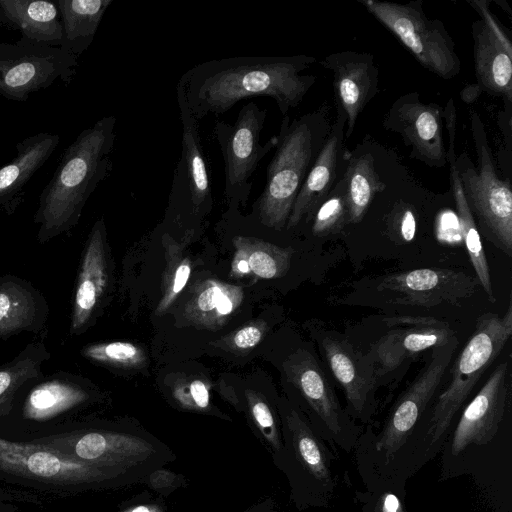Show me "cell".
I'll list each match as a JSON object with an SVG mask.
<instances>
[{
    "instance_id": "obj_3",
    "label": "cell",
    "mask_w": 512,
    "mask_h": 512,
    "mask_svg": "<svg viewBox=\"0 0 512 512\" xmlns=\"http://www.w3.org/2000/svg\"><path fill=\"white\" fill-rule=\"evenodd\" d=\"M328 113L329 107L323 105L292 120L283 116L264 189L253 205V214L263 226L277 232L286 228L296 197L329 132Z\"/></svg>"
},
{
    "instance_id": "obj_19",
    "label": "cell",
    "mask_w": 512,
    "mask_h": 512,
    "mask_svg": "<svg viewBox=\"0 0 512 512\" xmlns=\"http://www.w3.org/2000/svg\"><path fill=\"white\" fill-rule=\"evenodd\" d=\"M333 76L336 106L346 118L345 139L352 136L358 116L377 94L378 68L370 53L342 51L320 61Z\"/></svg>"
},
{
    "instance_id": "obj_21",
    "label": "cell",
    "mask_w": 512,
    "mask_h": 512,
    "mask_svg": "<svg viewBox=\"0 0 512 512\" xmlns=\"http://www.w3.org/2000/svg\"><path fill=\"white\" fill-rule=\"evenodd\" d=\"M320 344L328 366L354 412L360 416L368 412L380 379L367 355L332 332L325 333Z\"/></svg>"
},
{
    "instance_id": "obj_41",
    "label": "cell",
    "mask_w": 512,
    "mask_h": 512,
    "mask_svg": "<svg viewBox=\"0 0 512 512\" xmlns=\"http://www.w3.org/2000/svg\"><path fill=\"white\" fill-rule=\"evenodd\" d=\"M234 248L235 252L231 262L230 276L234 278H240L251 274L246 255L240 248Z\"/></svg>"
},
{
    "instance_id": "obj_33",
    "label": "cell",
    "mask_w": 512,
    "mask_h": 512,
    "mask_svg": "<svg viewBox=\"0 0 512 512\" xmlns=\"http://www.w3.org/2000/svg\"><path fill=\"white\" fill-rule=\"evenodd\" d=\"M233 247L246 255L250 273L261 279L283 277L289 270L293 249L280 247L253 235L237 234L232 238Z\"/></svg>"
},
{
    "instance_id": "obj_22",
    "label": "cell",
    "mask_w": 512,
    "mask_h": 512,
    "mask_svg": "<svg viewBox=\"0 0 512 512\" xmlns=\"http://www.w3.org/2000/svg\"><path fill=\"white\" fill-rule=\"evenodd\" d=\"M50 307L44 294L30 281L13 274L0 277V338L22 332L41 335Z\"/></svg>"
},
{
    "instance_id": "obj_10",
    "label": "cell",
    "mask_w": 512,
    "mask_h": 512,
    "mask_svg": "<svg viewBox=\"0 0 512 512\" xmlns=\"http://www.w3.org/2000/svg\"><path fill=\"white\" fill-rule=\"evenodd\" d=\"M176 98L182 126L181 153L177 161L169 208L176 220L186 215L194 220L203 217L213 204L212 184L199 121L188 108L182 86L177 82Z\"/></svg>"
},
{
    "instance_id": "obj_7",
    "label": "cell",
    "mask_w": 512,
    "mask_h": 512,
    "mask_svg": "<svg viewBox=\"0 0 512 512\" xmlns=\"http://www.w3.org/2000/svg\"><path fill=\"white\" fill-rule=\"evenodd\" d=\"M266 117V109L248 102L241 107L233 124L218 119L214 123L213 136L224 160V195L230 206L246 204L252 190L250 178L277 145V135L261 144Z\"/></svg>"
},
{
    "instance_id": "obj_36",
    "label": "cell",
    "mask_w": 512,
    "mask_h": 512,
    "mask_svg": "<svg viewBox=\"0 0 512 512\" xmlns=\"http://www.w3.org/2000/svg\"><path fill=\"white\" fill-rule=\"evenodd\" d=\"M310 221H312V233L316 236L335 234L349 224L343 175L335 183L325 200L315 210Z\"/></svg>"
},
{
    "instance_id": "obj_42",
    "label": "cell",
    "mask_w": 512,
    "mask_h": 512,
    "mask_svg": "<svg viewBox=\"0 0 512 512\" xmlns=\"http://www.w3.org/2000/svg\"><path fill=\"white\" fill-rule=\"evenodd\" d=\"M376 512H404V510L397 496L385 493L377 503Z\"/></svg>"
},
{
    "instance_id": "obj_4",
    "label": "cell",
    "mask_w": 512,
    "mask_h": 512,
    "mask_svg": "<svg viewBox=\"0 0 512 512\" xmlns=\"http://www.w3.org/2000/svg\"><path fill=\"white\" fill-rule=\"evenodd\" d=\"M471 132L477 155L475 168L463 152L456 167L463 194L478 231L502 252L512 254V191L509 180L499 178L487 134L480 116L470 117Z\"/></svg>"
},
{
    "instance_id": "obj_15",
    "label": "cell",
    "mask_w": 512,
    "mask_h": 512,
    "mask_svg": "<svg viewBox=\"0 0 512 512\" xmlns=\"http://www.w3.org/2000/svg\"><path fill=\"white\" fill-rule=\"evenodd\" d=\"M477 280L445 268H421L389 274L377 285L379 292L393 294L394 302L431 308L442 303L457 304L475 291Z\"/></svg>"
},
{
    "instance_id": "obj_39",
    "label": "cell",
    "mask_w": 512,
    "mask_h": 512,
    "mask_svg": "<svg viewBox=\"0 0 512 512\" xmlns=\"http://www.w3.org/2000/svg\"><path fill=\"white\" fill-rule=\"evenodd\" d=\"M173 397L181 407L189 410L204 411L210 406L209 386L199 378L177 382Z\"/></svg>"
},
{
    "instance_id": "obj_14",
    "label": "cell",
    "mask_w": 512,
    "mask_h": 512,
    "mask_svg": "<svg viewBox=\"0 0 512 512\" xmlns=\"http://www.w3.org/2000/svg\"><path fill=\"white\" fill-rule=\"evenodd\" d=\"M106 227L103 218L92 226L78 267L69 332L83 334L100 313L110 285Z\"/></svg>"
},
{
    "instance_id": "obj_43",
    "label": "cell",
    "mask_w": 512,
    "mask_h": 512,
    "mask_svg": "<svg viewBox=\"0 0 512 512\" xmlns=\"http://www.w3.org/2000/svg\"><path fill=\"white\" fill-rule=\"evenodd\" d=\"M174 474L169 471H157L150 477V483L155 489L168 487L174 481Z\"/></svg>"
},
{
    "instance_id": "obj_27",
    "label": "cell",
    "mask_w": 512,
    "mask_h": 512,
    "mask_svg": "<svg viewBox=\"0 0 512 512\" xmlns=\"http://www.w3.org/2000/svg\"><path fill=\"white\" fill-rule=\"evenodd\" d=\"M244 299L241 286L206 279L194 287L183 309L188 325L216 330L237 312Z\"/></svg>"
},
{
    "instance_id": "obj_23",
    "label": "cell",
    "mask_w": 512,
    "mask_h": 512,
    "mask_svg": "<svg viewBox=\"0 0 512 512\" xmlns=\"http://www.w3.org/2000/svg\"><path fill=\"white\" fill-rule=\"evenodd\" d=\"M59 142L58 134L40 132L16 144V156L0 168V213H15L24 201L25 187Z\"/></svg>"
},
{
    "instance_id": "obj_16",
    "label": "cell",
    "mask_w": 512,
    "mask_h": 512,
    "mask_svg": "<svg viewBox=\"0 0 512 512\" xmlns=\"http://www.w3.org/2000/svg\"><path fill=\"white\" fill-rule=\"evenodd\" d=\"M38 442L77 460L106 468L137 464L154 453L153 445L144 439L109 431L61 432Z\"/></svg>"
},
{
    "instance_id": "obj_30",
    "label": "cell",
    "mask_w": 512,
    "mask_h": 512,
    "mask_svg": "<svg viewBox=\"0 0 512 512\" xmlns=\"http://www.w3.org/2000/svg\"><path fill=\"white\" fill-rule=\"evenodd\" d=\"M456 159L457 156L455 153V147L449 146L448 150L446 151V160L449 163L451 188L456 204L462 239L468 252L471 264L473 265V268L476 272L478 281L484 288L488 299L491 302H495L489 265L481 242L479 231L463 194L456 167Z\"/></svg>"
},
{
    "instance_id": "obj_38",
    "label": "cell",
    "mask_w": 512,
    "mask_h": 512,
    "mask_svg": "<svg viewBox=\"0 0 512 512\" xmlns=\"http://www.w3.org/2000/svg\"><path fill=\"white\" fill-rule=\"evenodd\" d=\"M248 408L255 423L265 440L274 449L280 448V440L273 413L268 403L255 391L247 390Z\"/></svg>"
},
{
    "instance_id": "obj_6",
    "label": "cell",
    "mask_w": 512,
    "mask_h": 512,
    "mask_svg": "<svg viewBox=\"0 0 512 512\" xmlns=\"http://www.w3.org/2000/svg\"><path fill=\"white\" fill-rule=\"evenodd\" d=\"M359 3L427 70L445 80L459 74L461 63L455 42L440 20L426 16L422 0L405 4L378 0H359Z\"/></svg>"
},
{
    "instance_id": "obj_1",
    "label": "cell",
    "mask_w": 512,
    "mask_h": 512,
    "mask_svg": "<svg viewBox=\"0 0 512 512\" xmlns=\"http://www.w3.org/2000/svg\"><path fill=\"white\" fill-rule=\"evenodd\" d=\"M315 62L308 55L214 59L193 66L178 83L199 122L208 115L224 114L243 99L260 96L272 98L286 116L316 82V76L302 74Z\"/></svg>"
},
{
    "instance_id": "obj_13",
    "label": "cell",
    "mask_w": 512,
    "mask_h": 512,
    "mask_svg": "<svg viewBox=\"0 0 512 512\" xmlns=\"http://www.w3.org/2000/svg\"><path fill=\"white\" fill-rule=\"evenodd\" d=\"M457 345L455 336L448 343L432 348L427 365L397 401L377 442L378 451L391 456L405 444L438 389Z\"/></svg>"
},
{
    "instance_id": "obj_29",
    "label": "cell",
    "mask_w": 512,
    "mask_h": 512,
    "mask_svg": "<svg viewBox=\"0 0 512 512\" xmlns=\"http://www.w3.org/2000/svg\"><path fill=\"white\" fill-rule=\"evenodd\" d=\"M56 3L63 34L61 47L78 58L92 44L113 0H58Z\"/></svg>"
},
{
    "instance_id": "obj_28",
    "label": "cell",
    "mask_w": 512,
    "mask_h": 512,
    "mask_svg": "<svg viewBox=\"0 0 512 512\" xmlns=\"http://www.w3.org/2000/svg\"><path fill=\"white\" fill-rule=\"evenodd\" d=\"M51 352L43 340L28 343L12 360L0 364V418L7 416L20 397L44 377Z\"/></svg>"
},
{
    "instance_id": "obj_40",
    "label": "cell",
    "mask_w": 512,
    "mask_h": 512,
    "mask_svg": "<svg viewBox=\"0 0 512 512\" xmlns=\"http://www.w3.org/2000/svg\"><path fill=\"white\" fill-rule=\"evenodd\" d=\"M392 227L402 242L412 241L417 227L413 211L409 208H402L396 212L392 220Z\"/></svg>"
},
{
    "instance_id": "obj_26",
    "label": "cell",
    "mask_w": 512,
    "mask_h": 512,
    "mask_svg": "<svg viewBox=\"0 0 512 512\" xmlns=\"http://www.w3.org/2000/svg\"><path fill=\"white\" fill-rule=\"evenodd\" d=\"M0 26L31 41L62 46L63 34L56 2L0 0Z\"/></svg>"
},
{
    "instance_id": "obj_17",
    "label": "cell",
    "mask_w": 512,
    "mask_h": 512,
    "mask_svg": "<svg viewBox=\"0 0 512 512\" xmlns=\"http://www.w3.org/2000/svg\"><path fill=\"white\" fill-rule=\"evenodd\" d=\"M511 388L509 358L500 362L467 405L454 431L451 453L492 441L504 417Z\"/></svg>"
},
{
    "instance_id": "obj_2",
    "label": "cell",
    "mask_w": 512,
    "mask_h": 512,
    "mask_svg": "<svg viewBox=\"0 0 512 512\" xmlns=\"http://www.w3.org/2000/svg\"><path fill=\"white\" fill-rule=\"evenodd\" d=\"M116 123L113 115L98 119L81 131L62 154L52 178L39 196L33 216L39 244L71 231L78 224L91 194L109 176Z\"/></svg>"
},
{
    "instance_id": "obj_5",
    "label": "cell",
    "mask_w": 512,
    "mask_h": 512,
    "mask_svg": "<svg viewBox=\"0 0 512 512\" xmlns=\"http://www.w3.org/2000/svg\"><path fill=\"white\" fill-rule=\"evenodd\" d=\"M512 335L511 298L503 315L485 313L451 369V380L439 395L429 421L426 440H439L478 380L495 361Z\"/></svg>"
},
{
    "instance_id": "obj_31",
    "label": "cell",
    "mask_w": 512,
    "mask_h": 512,
    "mask_svg": "<svg viewBox=\"0 0 512 512\" xmlns=\"http://www.w3.org/2000/svg\"><path fill=\"white\" fill-rule=\"evenodd\" d=\"M349 224L359 223L375 195L386 188L376 171L374 158L370 153L348 156L343 173Z\"/></svg>"
},
{
    "instance_id": "obj_34",
    "label": "cell",
    "mask_w": 512,
    "mask_h": 512,
    "mask_svg": "<svg viewBox=\"0 0 512 512\" xmlns=\"http://www.w3.org/2000/svg\"><path fill=\"white\" fill-rule=\"evenodd\" d=\"M293 444L303 467L317 480L327 484L331 479L327 453L314 433L295 411L287 416Z\"/></svg>"
},
{
    "instance_id": "obj_35",
    "label": "cell",
    "mask_w": 512,
    "mask_h": 512,
    "mask_svg": "<svg viewBox=\"0 0 512 512\" xmlns=\"http://www.w3.org/2000/svg\"><path fill=\"white\" fill-rule=\"evenodd\" d=\"M80 354L92 363L114 368L141 367L147 359L140 346L125 341L87 344L82 347Z\"/></svg>"
},
{
    "instance_id": "obj_9",
    "label": "cell",
    "mask_w": 512,
    "mask_h": 512,
    "mask_svg": "<svg viewBox=\"0 0 512 512\" xmlns=\"http://www.w3.org/2000/svg\"><path fill=\"white\" fill-rule=\"evenodd\" d=\"M0 471L57 488L82 487L115 477L110 468L77 460L38 441L1 438Z\"/></svg>"
},
{
    "instance_id": "obj_25",
    "label": "cell",
    "mask_w": 512,
    "mask_h": 512,
    "mask_svg": "<svg viewBox=\"0 0 512 512\" xmlns=\"http://www.w3.org/2000/svg\"><path fill=\"white\" fill-rule=\"evenodd\" d=\"M285 373L310 407L333 433L342 431L341 411L335 392L314 356L299 349L283 364Z\"/></svg>"
},
{
    "instance_id": "obj_11",
    "label": "cell",
    "mask_w": 512,
    "mask_h": 512,
    "mask_svg": "<svg viewBox=\"0 0 512 512\" xmlns=\"http://www.w3.org/2000/svg\"><path fill=\"white\" fill-rule=\"evenodd\" d=\"M467 2L479 15L472 24L475 87L512 104V41L489 1Z\"/></svg>"
},
{
    "instance_id": "obj_20",
    "label": "cell",
    "mask_w": 512,
    "mask_h": 512,
    "mask_svg": "<svg viewBox=\"0 0 512 512\" xmlns=\"http://www.w3.org/2000/svg\"><path fill=\"white\" fill-rule=\"evenodd\" d=\"M334 123L320 148L311 169L296 197L286 229H293L302 221L308 223L329 192L339 180V172L349 151L344 147L346 118L337 107Z\"/></svg>"
},
{
    "instance_id": "obj_37",
    "label": "cell",
    "mask_w": 512,
    "mask_h": 512,
    "mask_svg": "<svg viewBox=\"0 0 512 512\" xmlns=\"http://www.w3.org/2000/svg\"><path fill=\"white\" fill-rule=\"evenodd\" d=\"M267 328V323L263 320L252 321L219 339L213 345L234 353H245L254 349L262 341Z\"/></svg>"
},
{
    "instance_id": "obj_8",
    "label": "cell",
    "mask_w": 512,
    "mask_h": 512,
    "mask_svg": "<svg viewBox=\"0 0 512 512\" xmlns=\"http://www.w3.org/2000/svg\"><path fill=\"white\" fill-rule=\"evenodd\" d=\"M78 58L60 46L21 37L0 43V95L24 102L57 81L68 85L76 75Z\"/></svg>"
},
{
    "instance_id": "obj_32",
    "label": "cell",
    "mask_w": 512,
    "mask_h": 512,
    "mask_svg": "<svg viewBox=\"0 0 512 512\" xmlns=\"http://www.w3.org/2000/svg\"><path fill=\"white\" fill-rule=\"evenodd\" d=\"M193 235L192 231L185 232L182 242H178L168 232L161 237L165 251V268L162 276V295L155 310L157 316H161L170 308L189 280L192 267L184 248Z\"/></svg>"
},
{
    "instance_id": "obj_24",
    "label": "cell",
    "mask_w": 512,
    "mask_h": 512,
    "mask_svg": "<svg viewBox=\"0 0 512 512\" xmlns=\"http://www.w3.org/2000/svg\"><path fill=\"white\" fill-rule=\"evenodd\" d=\"M91 392L86 381L66 371H57L36 382L22 403L24 419L45 422L86 404Z\"/></svg>"
},
{
    "instance_id": "obj_18",
    "label": "cell",
    "mask_w": 512,
    "mask_h": 512,
    "mask_svg": "<svg viewBox=\"0 0 512 512\" xmlns=\"http://www.w3.org/2000/svg\"><path fill=\"white\" fill-rule=\"evenodd\" d=\"M389 325L397 327L383 335L366 354L379 379L396 370L406 359L444 345L456 336L446 323L434 318H391Z\"/></svg>"
},
{
    "instance_id": "obj_44",
    "label": "cell",
    "mask_w": 512,
    "mask_h": 512,
    "mask_svg": "<svg viewBox=\"0 0 512 512\" xmlns=\"http://www.w3.org/2000/svg\"><path fill=\"white\" fill-rule=\"evenodd\" d=\"M124 512H162V510L155 505H140L127 509Z\"/></svg>"
},
{
    "instance_id": "obj_12",
    "label": "cell",
    "mask_w": 512,
    "mask_h": 512,
    "mask_svg": "<svg viewBox=\"0 0 512 512\" xmlns=\"http://www.w3.org/2000/svg\"><path fill=\"white\" fill-rule=\"evenodd\" d=\"M443 123L444 109L436 103H423L417 92L398 97L383 119V127L399 134L411 148V158L438 168L447 163Z\"/></svg>"
}]
</instances>
